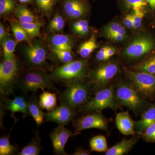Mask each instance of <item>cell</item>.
<instances>
[{"instance_id": "74e56055", "label": "cell", "mask_w": 155, "mask_h": 155, "mask_svg": "<svg viewBox=\"0 0 155 155\" xmlns=\"http://www.w3.org/2000/svg\"><path fill=\"white\" fill-rule=\"evenodd\" d=\"M141 134L147 141L155 143V123L147 127Z\"/></svg>"}, {"instance_id": "d4e9b609", "label": "cell", "mask_w": 155, "mask_h": 155, "mask_svg": "<svg viewBox=\"0 0 155 155\" xmlns=\"http://www.w3.org/2000/svg\"><path fill=\"white\" fill-rule=\"evenodd\" d=\"M1 42L4 54V60L15 57L14 52L17 45L16 41L11 37L7 35Z\"/></svg>"}, {"instance_id": "bcb514c9", "label": "cell", "mask_w": 155, "mask_h": 155, "mask_svg": "<svg viewBox=\"0 0 155 155\" xmlns=\"http://www.w3.org/2000/svg\"><path fill=\"white\" fill-rule=\"evenodd\" d=\"M22 4H26V3H30L33 0H18Z\"/></svg>"}, {"instance_id": "9a60e30c", "label": "cell", "mask_w": 155, "mask_h": 155, "mask_svg": "<svg viewBox=\"0 0 155 155\" xmlns=\"http://www.w3.org/2000/svg\"><path fill=\"white\" fill-rule=\"evenodd\" d=\"M5 107L11 112V116L16 122V118L14 116L16 113H22L25 116L29 115L28 101L22 95L15 96L13 100L5 101Z\"/></svg>"}, {"instance_id": "f546056e", "label": "cell", "mask_w": 155, "mask_h": 155, "mask_svg": "<svg viewBox=\"0 0 155 155\" xmlns=\"http://www.w3.org/2000/svg\"><path fill=\"white\" fill-rule=\"evenodd\" d=\"M49 39L54 47L71 46L72 41L70 37L62 34H54L50 37Z\"/></svg>"}, {"instance_id": "f6af8a7d", "label": "cell", "mask_w": 155, "mask_h": 155, "mask_svg": "<svg viewBox=\"0 0 155 155\" xmlns=\"http://www.w3.org/2000/svg\"><path fill=\"white\" fill-rule=\"evenodd\" d=\"M7 35L5 28L3 24L1 23V24H0V40H1V41H2L3 39Z\"/></svg>"}, {"instance_id": "44dd1931", "label": "cell", "mask_w": 155, "mask_h": 155, "mask_svg": "<svg viewBox=\"0 0 155 155\" xmlns=\"http://www.w3.org/2000/svg\"><path fill=\"white\" fill-rule=\"evenodd\" d=\"M41 138L38 131L35 132V136L31 141L18 153L19 155H38L39 154L42 147L41 145Z\"/></svg>"}, {"instance_id": "52a82bcc", "label": "cell", "mask_w": 155, "mask_h": 155, "mask_svg": "<svg viewBox=\"0 0 155 155\" xmlns=\"http://www.w3.org/2000/svg\"><path fill=\"white\" fill-rule=\"evenodd\" d=\"M119 71V66L114 61H109L101 64L89 74L93 90L98 91L105 88Z\"/></svg>"}, {"instance_id": "5bb4252c", "label": "cell", "mask_w": 155, "mask_h": 155, "mask_svg": "<svg viewBox=\"0 0 155 155\" xmlns=\"http://www.w3.org/2000/svg\"><path fill=\"white\" fill-rule=\"evenodd\" d=\"M63 9L70 19L82 18L88 13L89 5L86 0H61Z\"/></svg>"}, {"instance_id": "ba28073f", "label": "cell", "mask_w": 155, "mask_h": 155, "mask_svg": "<svg viewBox=\"0 0 155 155\" xmlns=\"http://www.w3.org/2000/svg\"><path fill=\"white\" fill-rule=\"evenodd\" d=\"M127 77L142 96L151 97L155 95V75L145 72L127 70Z\"/></svg>"}, {"instance_id": "e575fe53", "label": "cell", "mask_w": 155, "mask_h": 155, "mask_svg": "<svg viewBox=\"0 0 155 155\" xmlns=\"http://www.w3.org/2000/svg\"><path fill=\"white\" fill-rule=\"evenodd\" d=\"M11 29L15 38L18 41L29 42L28 35L19 24L13 23L11 24Z\"/></svg>"}, {"instance_id": "603a6c76", "label": "cell", "mask_w": 155, "mask_h": 155, "mask_svg": "<svg viewBox=\"0 0 155 155\" xmlns=\"http://www.w3.org/2000/svg\"><path fill=\"white\" fill-rule=\"evenodd\" d=\"M133 70L155 75V54L151 55L132 67Z\"/></svg>"}, {"instance_id": "3957f363", "label": "cell", "mask_w": 155, "mask_h": 155, "mask_svg": "<svg viewBox=\"0 0 155 155\" xmlns=\"http://www.w3.org/2000/svg\"><path fill=\"white\" fill-rule=\"evenodd\" d=\"M67 84L66 88L61 94V101L64 102L75 110L88 101L90 85L81 80Z\"/></svg>"}, {"instance_id": "e0dca14e", "label": "cell", "mask_w": 155, "mask_h": 155, "mask_svg": "<svg viewBox=\"0 0 155 155\" xmlns=\"http://www.w3.org/2000/svg\"><path fill=\"white\" fill-rule=\"evenodd\" d=\"M29 115L32 116L38 127L42 125L45 122V113L40 105L39 100L34 95L28 98Z\"/></svg>"}, {"instance_id": "8992f818", "label": "cell", "mask_w": 155, "mask_h": 155, "mask_svg": "<svg viewBox=\"0 0 155 155\" xmlns=\"http://www.w3.org/2000/svg\"><path fill=\"white\" fill-rule=\"evenodd\" d=\"M116 100L120 104L134 112H137L144 107L146 103L143 97L133 86L125 83L118 85L115 91Z\"/></svg>"}, {"instance_id": "d6986e66", "label": "cell", "mask_w": 155, "mask_h": 155, "mask_svg": "<svg viewBox=\"0 0 155 155\" xmlns=\"http://www.w3.org/2000/svg\"><path fill=\"white\" fill-rule=\"evenodd\" d=\"M136 137L129 139H123L121 141L108 149L106 155H122L127 153L131 149L137 141Z\"/></svg>"}, {"instance_id": "cb8c5ba5", "label": "cell", "mask_w": 155, "mask_h": 155, "mask_svg": "<svg viewBox=\"0 0 155 155\" xmlns=\"http://www.w3.org/2000/svg\"><path fill=\"white\" fill-rule=\"evenodd\" d=\"M98 47V45L94 36L84 42L79 47L78 53L81 58L85 59L89 57L92 53Z\"/></svg>"}, {"instance_id": "4316f807", "label": "cell", "mask_w": 155, "mask_h": 155, "mask_svg": "<svg viewBox=\"0 0 155 155\" xmlns=\"http://www.w3.org/2000/svg\"><path fill=\"white\" fill-rule=\"evenodd\" d=\"M18 23L24 28L31 37H40L41 36L40 29L43 25L42 22L38 21L30 23H22L19 22Z\"/></svg>"}, {"instance_id": "83f0119b", "label": "cell", "mask_w": 155, "mask_h": 155, "mask_svg": "<svg viewBox=\"0 0 155 155\" xmlns=\"http://www.w3.org/2000/svg\"><path fill=\"white\" fill-rule=\"evenodd\" d=\"M17 150V146L11 144L8 135L2 137L0 139V155H14Z\"/></svg>"}, {"instance_id": "7402d4cb", "label": "cell", "mask_w": 155, "mask_h": 155, "mask_svg": "<svg viewBox=\"0 0 155 155\" xmlns=\"http://www.w3.org/2000/svg\"><path fill=\"white\" fill-rule=\"evenodd\" d=\"M15 14L19 22L22 23H30L38 22V17L33 14L24 5H19L15 9Z\"/></svg>"}, {"instance_id": "f1b7e54d", "label": "cell", "mask_w": 155, "mask_h": 155, "mask_svg": "<svg viewBox=\"0 0 155 155\" xmlns=\"http://www.w3.org/2000/svg\"><path fill=\"white\" fill-rule=\"evenodd\" d=\"M40 12L45 15L51 14L58 0H33Z\"/></svg>"}, {"instance_id": "4fadbf2b", "label": "cell", "mask_w": 155, "mask_h": 155, "mask_svg": "<svg viewBox=\"0 0 155 155\" xmlns=\"http://www.w3.org/2000/svg\"><path fill=\"white\" fill-rule=\"evenodd\" d=\"M75 135L64 125H59L51 132L50 137L52 144L54 152L57 155H67L65 147L68 140L72 136Z\"/></svg>"}, {"instance_id": "7c38bea8", "label": "cell", "mask_w": 155, "mask_h": 155, "mask_svg": "<svg viewBox=\"0 0 155 155\" xmlns=\"http://www.w3.org/2000/svg\"><path fill=\"white\" fill-rule=\"evenodd\" d=\"M76 116L75 110L64 102L52 110L45 113V121L55 122L59 125H65L71 122Z\"/></svg>"}, {"instance_id": "2e32d148", "label": "cell", "mask_w": 155, "mask_h": 155, "mask_svg": "<svg viewBox=\"0 0 155 155\" xmlns=\"http://www.w3.org/2000/svg\"><path fill=\"white\" fill-rule=\"evenodd\" d=\"M116 121L118 130L124 135H132L137 133L135 130L134 122L127 111L116 114Z\"/></svg>"}, {"instance_id": "484cf974", "label": "cell", "mask_w": 155, "mask_h": 155, "mask_svg": "<svg viewBox=\"0 0 155 155\" xmlns=\"http://www.w3.org/2000/svg\"><path fill=\"white\" fill-rule=\"evenodd\" d=\"M91 149L94 151L103 152L108 150L107 139L104 136H96L91 139L90 141Z\"/></svg>"}, {"instance_id": "d590c367", "label": "cell", "mask_w": 155, "mask_h": 155, "mask_svg": "<svg viewBox=\"0 0 155 155\" xmlns=\"http://www.w3.org/2000/svg\"><path fill=\"white\" fill-rule=\"evenodd\" d=\"M127 8L132 10H140L144 11L148 5L145 0H123Z\"/></svg>"}, {"instance_id": "7bdbcfd3", "label": "cell", "mask_w": 155, "mask_h": 155, "mask_svg": "<svg viewBox=\"0 0 155 155\" xmlns=\"http://www.w3.org/2000/svg\"><path fill=\"white\" fill-rule=\"evenodd\" d=\"M116 53V49L114 48L111 47H108L107 53V61L114 55Z\"/></svg>"}, {"instance_id": "ffe728a7", "label": "cell", "mask_w": 155, "mask_h": 155, "mask_svg": "<svg viewBox=\"0 0 155 155\" xmlns=\"http://www.w3.org/2000/svg\"><path fill=\"white\" fill-rule=\"evenodd\" d=\"M39 102L42 109L50 112L57 107V94L43 91L39 96Z\"/></svg>"}, {"instance_id": "277c9868", "label": "cell", "mask_w": 155, "mask_h": 155, "mask_svg": "<svg viewBox=\"0 0 155 155\" xmlns=\"http://www.w3.org/2000/svg\"><path fill=\"white\" fill-rule=\"evenodd\" d=\"M87 68V62L84 60L72 61L55 69L51 75L53 80L68 83L85 77Z\"/></svg>"}, {"instance_id": "7a4b0ae2", "label": "cell", "mask_w": 155, "mask_h": 155, "mask_svg": "<svg viewBox=\"0 0 155 155\" xmlns=\"http://www.w3.org/2000/svg\"><path fill=\"white\" fill-rule=\"evenodd\" d=\"M19 62L15 57L3 60L0 64V93L1 99L14 94V88L17 87L19 78Z\"/></svg>"}, {"instance_id": "ab89813d", "label": "cell", "mask_w": 155, "mask_h": 155, "mask_svg": "<svg viewBox=\"0 0 155 155\" xmlns=\"http://www.w3.org/2000/svg\"><path fill=\"white\" fill-rule=\"evenodd\" d=\"M108 46H105L101 48L97 53L96 58L98 61H107V53Z\"/></svg>"}, {"instance_id": "d6a6232c", "label": "cell", "mask_w": 155, "mask_h": 155, "mask_svg": "<svg viewBox=\"0 0 155 155\" xmlns=\"http://www.w3.org/2000/svg\"><path fill=\"white\" fill-rule=\"evenodd\" d=\"M72 29L75 33L79 35L87 34L90 30L88 21L85 19H79L75 21L72 25Z\"/></svg>"}, {"instance_id": "b9f144b4", "label": "cell", "mask_w": 155, "mask_h": 155, "mask_svg": "<svg viewBox=\"0 0 155 155\" xmlns=\"http://www.w3.org/2000/svg\"><path fill=\"white\" fill-rule=\"evenodd\" d=\"M123 22L127 28H134V22L132 13L127 14L123 19Z\"/></svg>"}, {"instance_id": "8fae6325", "label": "cell", "mask_w": 155, "mask_h": 155, "mask_svg": "<svg viewBox=\"0 0 155 155\" xmlns=\"http://www.w3.org/2000/svg\"><path fill=\"white\" fill-rule=\"evenodd\" d=\"M78 118L74 123L75 135L81 131L97 128L106 131L108 130L109 120L100 111H94Z\"/></svg>"}, {"instance_id": "c3c4849f", "label": "cell", "mask_w": 155, "mask_h": 155, "mask_svg": "<svg viewBox=\"0 0 155 155\" xmlns=\"http://www.w3.org/2000/svg\"></svg>"}, {"instance_id": "30bf717a", "label": "cell", "mask_w": 155, "mask_h": 155, "mask_svg": "<svg viewBox=\"0 0 155 155\" xmlns=\"http://www.w3.org/2000/svg\"><path fill=\"white\" fill-rule=\"evenodd\" d=\"M23 55L27 64L32 68L41 69L47 67L46 63L47 52L42 44L41 41L36 40L25 46Z\"/></svg>"}, {"instance_id": "8d00e7d4", "label": "cell", "mask_w": 155, "mask_h": 155, "mask_svg": "<svg viewBox=\"0 0 155 155\" xmlns=\"http://www.w3.org/2000/svg\"><path fill=\"white\" fill-rule=\"evenodd\" d=\"M65 25V20L58 14H56L51 20L49 25L50 30L54 31H61Z\"/></svg>"}, {"instance_id": "ee69618b", "label": "cell", "mask_w": 155, "mask_h": 155, "mask_svg": "<svg viewBox=\"0 0 155 155\" xmlns=\"http://www.w3.org/2000/svg\"><path fill=\"white\" fill-rule=\"evenodd\" d=\"M90 154V151L87 150L83 149L80 148L78 149L75 152L73 155H88Z\"/></svg>"}, {"instance_id": "5b68a950", "label": "cell", "mask_w": 155, "mask_h": 155, "mask_svg": "<svg viewBox=\"0 0 155 155\" xmlns=\"http://www.w3.org/2000/svg\"><path fill=\"white\" fill-rule=\"evenodd\" d=\"M115 89L111 85L97 92L93 98L81 107L80 110L84 112H101L108 108L115 110L117 107Z\"/></svg>"}, {"instance_id": "60d3db41", "label": "cell", "mask_w": 155, "mask_h": 155, "mask_svg": "<svg viewBox=\"0 0 155 155\" xmlns=\"http://www.w3.org/2000/svg\"><path fill=\"white\" fill-rule=\"evenodd\" d=\"M107 38L112 40L114 41L120 42L123 41L127 38V36L122 35L118 34H111L105 36Z\"/></svg>"}, {"instance_id": "4dcf8cb0", "label": "cell", "mask_w": 155, "mask_h": 155, "mask_svg": "<svg viewBox=\"0 0 155 155\" xmlns=\"http://www.w3.org/2000/svg\"><path fill=\"white\" fill-rule=\"evenodd\" d=\"M104 34L105 36L111 34H118L127 36L125 28L117 22H110L104 28Z\"/></svg>"}, {"instance_id": "ac0fdd59", "label": "cell", "mask_w": 155, "mask_h": 155, "mask_svg": "<svg viewBox=\"0 0 155 155\" xmlns=\"http://www.w3.org/2000/svg\"><path fill=\"white\" fill-rule=\"evenodd\" d=\"M155 123V104L150 106L142 115L141 119L134 122V127L137 133L141 134L149 126Z\"/></svg>"}, {"instance_id": "f35d334b", "label": "cell", "mask_w": 155, "mask_h": 155, "mask_svg": "<svg viewBox=\"0 0 155 155\" xmlns=\"http://www.w3.org/2000/svg\"><path fill=\"white\" fill-rule=\"evenodd\" d=\"M132 14L134 22V28L137 29L141 27L143 18L144 17V11L140 10H132L131 12Z\"/></svg>"}, {"instance_id": "9c48e42d", "label": "cell", "mask_w": 155, "mask_h": 155, "mask_svg": "<svg viewBox=\"0 0 155 155\" xmlns=\"http://www.w3.org/2000/svg\"><path fill=\"white\" fill-rule=\"evenodd\" d=\"M155 46L154 41L151 37L146 34H140L127 45L123 54L129 59H137L150 52Z\"/></svg>"}, {"instance_id": "6da1fadb", "label": "cell", "mask_w": 155, "mask_h": 155, "mask_svg": "<svg viewBox=\"0 0 155 155\" xmlns=\"http://www.w3.org/2000/svg\"><path fill=\"white\" fill-rule=\"evenodd\" d=\"M17 87L24 94L30 91L37 92L39 89L58 91L51 78L42 69L37 68H32L25 72L18 81Z\"/></svg>"}, {"instance_id": "7dc6e473", "label": "cell", "mask_w": 155, "mask_h": 155, "mask_svg": "<svg viewBox=\"0 0 155 155\" xmlns=\"http://www.w3.org/2000/svg\"><path fill=\"white\" fill-rule=\"evenodd\" d=\"M154 1H155V0H154Z\"/></svg>"}, {"instance_id": "1f68e13d", "label": "cell", "mask_w": 155, "mask_h": 155, "mask_svg": "<svg viewBox=\"0 0 155 155\" xmlns=\"http://www.w3.org/2000/svg\"><path fill=\"white\" fill-rule=\"evenodd\" d=\"M17 2L15 0H0V14L6 16L13 13L16 9Z\"/></svg>"}, {"instance_id": "836d02e7", "label": "cell", "mask_w": 155, "mask_h": 155, "mask_svg": "<svg viewBox=\"0 0 155 155\" xmlns=\"http://www.w3.org/2000/svg\"><path fill=\"white\" fill-rule=\"evenodd\" d=\"M52 49L57 60L61 63L65 64L73 61V55L72 51L58 49L54 47Z\"/></svg>"}]
</instances>
